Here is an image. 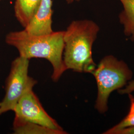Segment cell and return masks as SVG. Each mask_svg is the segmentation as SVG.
I'll use <instances>...</instances> for the list:
<instances>
[{"label": "cell", "instance_id": "obj_6", "mask_svg": "<svg viewBox=\"0 0 134 134\" xmlns=\"http://www.w3.org/2000/svg\"><path fill=\"white\" fill-rule=\"evenodd\" d=\"M52 0H41L37 13L24 30L31 35H41L53 32Z\"/></svg>", "mask_w": 134, "mask_h": 134}, {"label": "cell", "instance_id": "obj_14", "mask_svg": "<svg viewBox=\"0 0 134 134\" xmlns=\"http://www.w3.org/2000/svg\"><path fill=\"white\" fill-rule=\"evenodd\" d=\"M2 1V0H0V1Z\"/></svg>", "mask_w": 134, "mask_h": 134}, {"label": "cell", "instance_id": "obj_13", "mask_svg": "<svg viewBox=\"0 0 134 134\" xmlns=\"http://www.w3.org/2000/svg\"><path fill=\"white\" fill-rule=\"evenodd\" d=\"M80 1V0H66L68 4H71L75 1Z\"/></svg>", "mask_w": 134, "mask_h": 134}, {"label": "cell", "instance_id": "obj_2", "mask_svg": "<svg viewBox=\"0 0 134 134\" xmlns=\"http://www.w3.org/2000/svg\"><path fill=\"white\" fill-rule=\"evenodd\" d=\"M100 28L91 20L72 21L64 34L63 61L67 70L92 74L96 67L92 49Z\"/></svg>", "mask_w": 134, "mask_h": 134}, {"label": "cell", "instance_id": "obj_8", "mask_svg": "<svg viewBox=\"0 0 134 134\" xmlns=\"http://www.w3.org/2000/svg\"><path fill=\"white\" fill-rule=\"evenodd\" d=\"M123 10L119 15L120 24L124 27L125 35L134 41V0H119Z\"/></svg>", "mask_w": 134, "mask_h": 134}, {"label": "cell", "instance_id": "obj_3", "mask_svg": "<svg viewBox=\"0 0 134 134\" xmlns=\"http://www.w3.org/2000/svg\"><path fill=\"white\" fill-rule=\"evenodd\" d=\"M91 74L97 87L94 107L99 113L104 114L108 110L110 94L127 85L133 77V72L123 60L109 55L101 60Z\"/></svg>", "mask_w": 134, "mask_h": 134}, {"label": "cell", "instance_id": "obj_9", "mask_svg": "<svg viewBox=\"0 0 134 134\" xmlns=\"http://www.w3.org/2000/svg\"><path fill=\"white\" fill-rule=\"evenodd\" d=\"M13 130L16 134H66L64 130L52 129L41 125L29 122L15 121Z\"/></svg>", "mask_w": 134, "mask_h": 134}, {"label": "cell", "instance_id": "obj_5", "mask_svg": "<svg viewBox=\"0 0 134 134\" xmlns=\"http://www.w3.org/2000/svg\"><path fill=\"white\" fill-rule=\"evenodd\" d=\"M15 121L34 123L52 129L64 130L47 112L44 110L33 89H29L24 93L14 107Z\"/></svg>", "mask_w": 134, "mask_h": 134}, {"label": "cell", "instance_id": "obj_10", "mask_svg": "<svg viewBox=\"0 0 134 134\" xmlns=\"http://www.w3.org/2000/svg\"><path fill=\"white\" fill-rule=\"evenodd\" d=\"M128 95L130 102L128 113L119 123L107 130L103 134H116L120 130L134 127V97L131 94Z\"/></svg>", "mask_w": 134, "mask_h": 134}, {"label": "cell", "instance_id": "obj_1", "mask_svg": "<svg viewBox=\"0 0 134 134\" xmlns=\"http://www.w3.org/2000/svg\"><path fill=\"white\" fill-rule=\"evenodd\" d=\"M64 31H56L45 35H35L28 34L25 30L10 32L5 41L16 48L19 56L30 60L43 58L48 60L53 67L51 78L57 81L67 70L63 61Z\"/></svg>", "mask_w": 134, "mask_h": 134}, {"label": "cell", "instance_id": "obj_11", "mask_svg": "<svg viewBox=\"0 0 134 134\" xmlns=\"http://www.w3.org/2000/svg\"><path fill=\"white\" fill-rule=\"evenodd\" d=\"M134 92V80H131L123 88L118 91L121 94H129Z\"/></svg>", "mask_w": 134, "mask_h": 134}, {"label": "cell", "instance_id": "obj_12", "mask_svg": "<svg viewBox=\"0 0 134 134\" xmlns=\"http://www.w3.org/2000/svg\"><path fill=\"white\" fill-rule=\"evenodd\" d=\"M116 134H134V127L121 130L117 132Z\"/></svg>", "mask_w": 134, "mask_h": 134}, {"label": "cell", "instance_id": "obj_7", "mask_svg": "<svg viewBox=\"0 0 134 134\" xmlns=\"http://www.w3.org/2000/svg\"><path fill=\"white\" fill-rule=\"evenodd\" d=\"M41 0H15L14 10L18 21L25 27L37 13Z\"/></svg>", "mask_w": 134, "mask_h": 134}, {"label": "cell", "instance_id": "obj_4", "mask_svg": "<svg viewBox=\"0 0 134 134\" xmlns=\"http://www.w3.org/2000/svg\"><path fill=\"white\" fill-rule=\"evenodd\" d=\"M29 60L19 56L12 63L10 73L5 84V95L0 102V115L14 107L24 93L33 89L37 83L36 80L29 76Z\"/></svg>", "mask_w": 134, "mask_h": 134}]
</instances>
